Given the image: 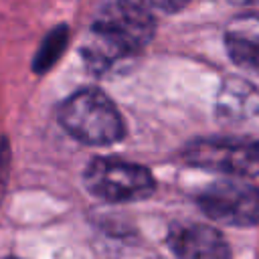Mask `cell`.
<instances>
[{"label": "cell", "mask_w": 259, "mask_h": 259, "mask_svg": "<svg viewBox=\"0 0 259 259\" xmlns=\"http://www.w3.org/2000/svg\"><path fill=\"white\" fill-rule=\"evenodd\" d=\"M231 4H237V6H255L259 4V0H229Z\"/></svg>", "instance_id": "cell-11"}, {"label": "cell", "mask_w": 259, "mask_h": 259, "mask_svg": "<svg viewBox=\"0 0 259 259\" xmlns=\"http://www.w3.org/2000/svg\"><path fill=\"white\" fill-rule=\"evenodd\" d=\"M182 160L208 172L251 178L259 174V140L241 136L196 138L182 148Z\"/></svg>", "instance_id": "cell-3"}, {"label": "cell", "mask_w": 259, "mask_h": 259, "mask_svg": "<svg viewBox=\"0 0 259 259\" xmlns=\"http://www.w3.org/2000/svg\"><path fill=\"white\" fill-rule=\"evenodd\" d=\"M190 0H142V4H146L150 8H156V10H162V12H178Z\"/></svg>", "instance_id": "cell-9"}, {"label": "cell", "mask_w": 259, "mask_h": 259, "mask_svg": "<svg viewBox=\"0 0 259 259\" xmlns=\"http://www.w3.org/2000/svg\"><path fill=\"white\" fill-rule=\"evenodd\" d=\"M85 188L105 202H134L152 196L156 180L146 166L121 158H95L83 172Z\"/></svg>", "instance_id": "cell-4"}, {"label": "cell", "mask_w": 259, "mask_h": 259, "mask_svg": "<svg viewBox=\"0 0 259 259\" xmlns=\"http://www.w3.org/2000/svg\"><path fill=\"white\" fill-rule=\"evenodd\" d=\"M63 130L87 146H109L125 136L123 117L115 103L99 89L85 87L57 105Z\"/></svg>", "instance_id": "cell-2"}, {"label": "cell", "mask_w": 259, "mask_h": 259, "mask_svg": "<svg viewBox=\"0 0 259 259\" xmlns=\"http://www.w3.org/2000/svg\"><path fill=\"white\" fill-rule=\"evenodd\" d=\"M156 34V20L142 2L105 0L93 16L81 53L87 69L105 73L117 61L138 55Z\"/></svg>", "instance_id": "cell-1"}, {"label": "cell", "mask_w": 259, "mask_h": 259, "mask_svg": "<svg viewBox=\"0 0 259 259\" xmlns=\"http://www.w3.org/2000/svg\"><path fill=\"white\" fill-rule=\"evenodd\" d=\"M168 247L176 257L223 259L231 255L225 237L200 223H176L168 231Z\"/></svg>", "instance_id": "cell-6"}, {"label": "cell", "mask_w": 259, "mask_h": 259, "mask_svg": "<svg viewBox=\"0 0 259 259\" xmlns=\"http://www.w3.org/2000/svg\"><path fill=\"white\" fill-rule=\"evenodd\" d=\"M6 174H8V148L2 142L0 144V200H2L4 188H6Z\"/></svg>", "instance_id": "cell-10"}, {"label": "cell", "mask_w": 259, "mask_h": 259, "mask_svg": "<svg viewBox=\"0 0 259 259\" xmlns=\"http://www.w3.org/2000/svg\"><path fill=\"white\" fill-rule=\"evenodd\" d=\"M202 212L221 225L253 227L259 223V188L245 180H219L196 196Z\"/></svg>", "instance_id": "cell-5"}, {"label": "cell", "mask_w": 259, "mask_h": 259, "mask_svg": "<svg viewBox=\"0 0 259 259\" xmlns=\"http://www.w3.org/2000/svg\"><path fill=\"white\" fill-rule=\"evenodd\" d=\"M225 47L239 67L259 73V12L235 16L225 28Z\"/></svg>", "instance_id": "cell-7"}, {"label": "cell", "mask_w": 259, "mask_h": 259, "mask_svg": "<svg viewBox=\"0 0 259 259\" xmlns=\"http://www.w3.org/2000/svg\"><path fill=\"white\" fill-rule=\"evenodd\" d=\"M67 45V26H59V28H53L45 40L40 42L38 47V53L32 61V69L36 73H45L47 69H51L57 59L63 55V49Z\"/></svg>", "instance_id": "cell-8"}]
</instances>
